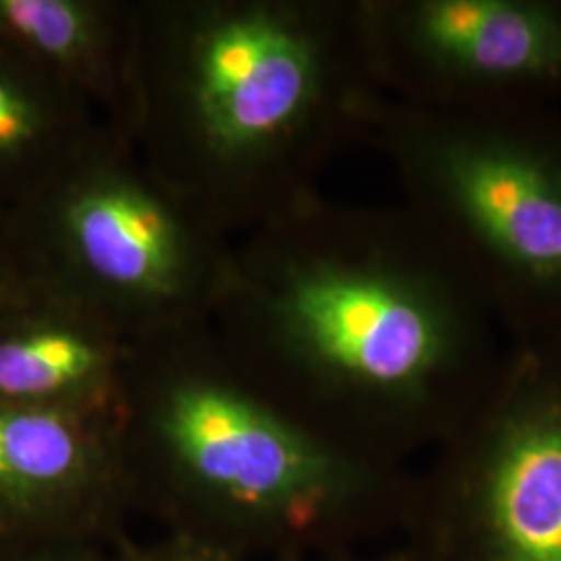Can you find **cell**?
I'll return each mask as SVG.
<instances>
[{
  "mask_svg": "<svg viewBox=\"0 0 561 561\" xmlns=\"http://www.w3.org/2000/svg\"><path fill=\"white\" fill-rule=\"evenodd\" d=\"M362 7L134 0L119 131L202 221L236 241L308 198L331 131L364 108Z\"/></svg>",
  "mask_w": 561,
  "mask_h": 561,
  "instance_id": "6da1fadb",
  "label": "cell"
},
{
  "mask_svg": "<svg viewBox=\"0 0 561 561\" xmlns=\"http://www.w3.org/2000/svg\"><path fill=\"white\" fill-rule=\"evenodd\" d=\"M210 331L245 381L301 421L308 405L419 400L458 324L389 238L306 198L233 241Z\"/></svg>",
  "mask_w": 561,
  "mask_h": 561,
  "instance_id": "7a4b0ae2",
  "label": "cell"
},
{
  "mask_svg": "<svg viewBox=\"0 0 561 561\" xmlns=\"http://www.w3.org/2000/svg\"><path fill=\"white\" fill-rule=\"evenodd\" d=\"M115 435L131 502L241 560L308 537L368 484L341 443L241 377L210 324L131 345Z\"/></svg>",
  "mask_w": 561,
  "mask_h": 561,
  "instance_id": "3957f363",
  "label": "cell"
},
{
  "mask_svg": "<svg viewBox=\"0 0 561 561\" xmlns=\"http://www.w3.org/2000/svg\"><path fill=\"white\" fill-rule=\"evenodd\" d=\"M7 225L21 279L129 343L210 324L233 252L108 123Z\"/></svg>",
  "mask_w": 561,
  "mask_h": 561,
  "instance_id": "277c9868",
  "label": "cell"
},
{
  "mask_svg": "<svg viewBox=\"0 0 561 561\" xmlns=\"http://www.w3.org/2000/svg\"><path fill=\"white\" fill-rule=\"evenodd\" d=\"M410 175L524 277L561 285V161L520 141L484 134H431L387 121Z\"/></svg>",
  "mask_w": 561,
  "mask_h": 561,
  "instance_id": "5b68a950",
  "label": "cell"
},
{
  "mask_svg": "<svg viewBox=\"0 0 561 561\" xmlns=\"http://www.w3.org/2000/svg\"><path fill=\"white\" fill-rule=\"evenodd\" d=\"M129 503L115 419L0 401V547L108 539Z\"/></svg>",
  "mask_w": 561,
  "mask_h": 561,
  "instance_id": "8992f818",
  "label": "cell"
},
{
  "mask_svg": "<svg viewBox=\"0 0 561 561\" xmlns=\"http://www.w3.org/2000/svg\"><path fill=\"white\" fill-rule=\"evenodd\" d=\"M373 62L401 59L479 81L561 78V13L512 0L362 7Z\"/></svg>",
  "mask_w": 561,
  "mask_h": 561,
  "instance_id": "52a82bcc",
  "label": "cell"
},
{
  "mask_svg": "<svg viewBox=\"0 0 561 561\" xmlns=\"http://www.w3.org/2000/svg\"><path fill=\"white\" fill-rule=\"evenodd\" d=\"M131 345L20 277L0 300V401L115 419Z\"/></svg>",
  "mask_w": 561,
  "mask_h": 561,
  "instance_id": "ba28073f",
  "label": "cell"
},
{
  "mask_svg": "<svg viewBox=\"0 0 561 561\" xmlns=\"http://www.w3.org/2000/svg\"><path fill=\"white\" fill-rule=\"evenodd\" d=\"M134 0H0V42L119 129Z\"/></svg>",
  "mask_w": 561,
  "mask_h": 561,
  "instance_id": "9c48e42d",
  "label": "cell"
},
{
  "mask_svg": "<svg viewBox=\"0 0 561 561\" xmlns=\"http://www.w3.org/2000/svg\"><path fill=\"white\" fill-rule=\"evenodd\" d=\"M486 526L497 561H561V401L503 421L484 466Z\"/></svg>",
  "mask_w": 561,
  "mask_h": 561,
  "instance_id": "30bf717a",
  "label": "cell"
},
{
  "mask_svg": "<svg viewBox=\"0 0 561 561\" xmlns=\"http://www.w3.org/2000/svg\"><path fill=\"white\" fill-rule=\"evenodd\" d=\"M106 121L0 42V217H9L73 161Z\"/></svg>",
  "mask_w": 561,
  "mask_h": 561,
  "instance_id": "8fae6325",
  "label": "cell"
},
{
  "mask_svg": "<svg viewBox=\"0 0 561 561\" xmlns=\"http://www.w3.org/2000/svg\"><path fill=\"white\" fill-rule=\"evenodd\" d=\"M106 539H44V541L13 542L0 547V561H121L108 556Z\"/></svg>",
  "mask_w": 561,
  "mask_h": 561,
  "instance_id": "7c38bea8",
  "label": "cell"
},
{
  "mask_svg": "<svg viewBox=\"0 0 561 561\" xmlns=\"http://www.w3.org/2000/svg\"><path fill=\"white\" fill-rule=\"evenodd\" d=\"M121 561H243L217 545L175 533L171 539L146 549H123Z\"/></svg>",
  "mask_w": 561,
  "mask_h": 561,
  "instance_id": "4fadbf2b",
  "label": "cell"
},
{
  "mask_svg": "<svg viewBox=\"0 0 561 561\" xmlns=\"http://www.w3.org/2000/svg\"><path fill=\"white\" fill-rule=\"evenodd\" d=\"M20 279V268L15 261V252L11 245L7 217H0V300L11 291V287Z\"/></svg>",
  "mask_w": 561,
  "mask_h": 561,
  "instance_id": "5bb4252c",
  "label": "cell"
}]
</instances>
